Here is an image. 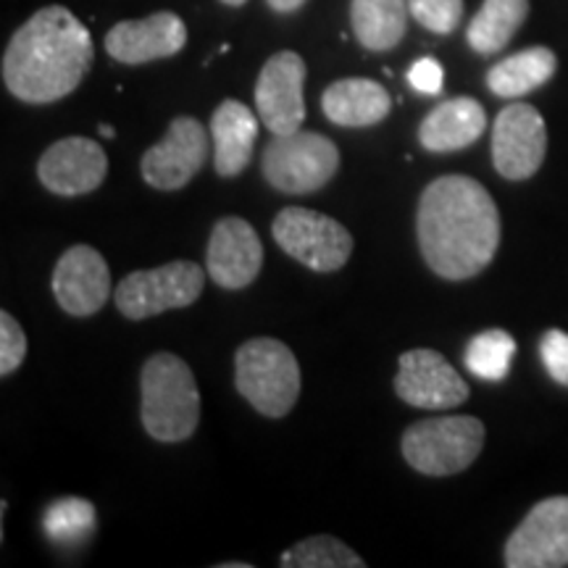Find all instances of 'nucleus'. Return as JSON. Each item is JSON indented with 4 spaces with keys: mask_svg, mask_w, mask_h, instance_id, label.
<instances>
[{
    "mask_svg": "<svg viewBox=\"0 0 568 568\" xmlns=\"http://www.w3.org/2000/svg\"><path fill=\"white\" fill-rule=\"evenodd\" d=\"M416 234L432 272L450 282L471 280L493 264L500 245V213L477 180L447 174L426 184Z\"/></svg>",
    "mask_w": 568,
    "mask_h": 568,
    "instance_id": "1",
    "label": "nucleus"
},
{
    "mask_svg": "<svg viewBox=\"0 0 568 568\" xmlns=\"http://www.w3.org/2000/svg\"><path fill=\"white\" fill-rule=\"evenodd\" d=\"M90 67L88 27L63 6H45L6 45L3 84L24 103H53L80 88Z\"/></svg>",
    "mask_w": 568,
    "mask_h": 568,
    "instance_id": "2",
    "label": "nucleus"
},
{
    "mask_svg": "<svg viewBox=\"0 0 568 568\" xmlns=\"http://www.w3.org/2000/svg\"><path fill=\"white\" fill-rule=\"evenodd\" d=\"M142 426L159 443H182L201 424V389L180 355L155 353L140 374Z\"/></svg>",
    "mask_w": 568,
    "mask_h": 568,
    "instance_id": "3",
    "label": "nucleus"
},
{
    "mask_svg": "<svg viewBox=\"0 0 568 568\" xmlns=\"http://www.w3.org/2000/svg\"><path fill=\"white\" fill-rule=\"evenodd\" d=\"M234 385L258 414L282 418L301 395V366L280 339L255 337L234 353Z\"/></svg>",
    "mask_w": 568,
    "mask_h": 568,
    "instance_id": "4",
    "label": "nucleus"
},
{
    "mask_svg": "<svg viewBox=\"0 0 568 568\" xmlns=\"http://www.w3.org/2000/svg\"><path fill=\"white\" fill-rule=\"evenodd\" d=\"M485 447V424L474 416H439L410 424L403 435V458L426 477L466 471Z\"/></svg>",
    "mask_w": 568,
    "mask_h": 568,
    "instance_id": "5",
    "label": "nucleus"
},
{
    "mask_svg": "<svg viewBox=\"0 0 568 568\" xmlns=\"http://www.w3.org/2000/svg\"><path fill=\"white\" fill-rule=\"evenodd\" d=\"M339 169V151L329 138L318 132L274 134L268 142L261 172L274 190L287 195H308L332 182Z\"/></svg>",
    "mask_w": 568,
    "mask_h": 568,
    "instance_id": "6",
    "label": "nucleus"
},
{
    "mask_svg": "<svg viewBox=\"0 0 568 568\" xmlns=\"http://www.w3.org/2000/svg\"><path fill=\"white\" fill-rule=\"evenodd\" d=\"M205 274L195 261H172L148 272H134L116 284L119 314L142 322L166 311L190 308L203 295Z\"/></svg>",
    "mask_w": 568,
    "mask_h": 568,
    "instance_id": "7",
    "label": "nucleus"
},
{
    "mask_svg": "<svg viewBox=\"0 0 568 568\" xmlns=\"http://www.w3.org/2000/svg\"><path fill=\"white\" fill-rule=\"evenodd\" d=\"M272 234L290 258L318 274L343 268L353 253V234L337 219L297 205L276 213Z\"/></svg>",
    "mask_w": 568,
    "mask_h": 568,
    "instance_id": "8",
    "label": "nucleus"
},
{
    "mask_svg": "<svg viewBox=\"0 0 568 568\" xmlns=\"http://www.w3.org/2000/svg\"><path fill=\"white\" fill-rule=\"evenodd\" d=\"M209 132L193 116H176L169 124L166 134L153 148L142 153L140 172L151 187L161 193H174V190L187 187L193 176L201 172L211 148Z\"/></svg>",
    "mask_w": 568,
    "mask_h": 568,
    "instance_id": "9",
    "label": "nucleus"
},
{
    "mask_svg": "<svg viewBox=\"0 0 568 568\" xmlns=\"http://www.w3.org/2000/svg\"><path fill=\"white\" fill-rule=\"evenodd\" d=\"M548 153V130L535 105L510 103L497 113L493 126V163L506 180H529Z\"/></svg>",
    "mask_w": 568,
    "mask_h": 568,
    "instance_id": "10",
    "label": "nucleus"
},
{
    "mask_svg": "<svg viewBox=\"0 0 568 568\" xmlns=\"http://www.w3.org/2000/svg\"><path fill=\"white\" fill-rule=\"evenodd\" d=\"M508 568L568 566V497L556 495L537 503L521 527L506 542Z\"/></svg>",
    "mask_w": 568,
    "mask_h": 568,
    "instance_id": "11",
    "label": "nucleus"
},
{
    "mask_svg": "<svg viewBox=\"0 0 568 568\" xmlns=\"http://www.w3.org/2000/svg\"><path fill=\"white\" fill-rule=\"evenodd\" d=\"M305 61L280 51L264 63L255 82V111L272 134L297 132L305 122Z\"/></svg>",
    "mask_w": 568,
    "mask_h": 568,
    "instance_id": "12",
    "label": "nucleus"
},
{
    "mask_svg": "<svg viewBox=\"0 0 568 568\" xmlns=\"http://www.w3.org/2000/svg\"><path fill=\"white\" fill-rule=\"evenodd\" d=\"M395 393L408 406L426 410L456 408L468 400V385L460 379V374L447 364L443 353L429 351V347L400 355Z\"/></svg>",
    "mask_w": 568,
    "mask_h": 568,
    "instance_id": "13",
    "label": "nucleus"
},
{
    "mask_svg": "<svg viewBox=\"0 0 568 568\" xmlns=\"http://www.w3.org/2000/svg\"><path fill=\"white\" fill-rule=\"evenodd\" d=\"M109 174L105 151L90 138H63L53 142L38 161L42 187L61 197L95 193Z\"/></svg>",
    "mask_w": 568,
    "mask_h": 568,
    "instance_id": "14",
    "label": "nucleus"
},
{
    "mask_svg": "<svg viewBox=\"0 0 568 568\" xmlns=\"http://www.w3.org/2000/svg\"><path fill=\"white\" fill-rule=\"evenodd\" d=\"M51 290L55 303L69 316L88 318L103 308L111 297L109 264L95 247L74 245L61 255L53 268Z\"/></svg>",
    "mask_w": 568,
    "mask_h": 568,
    "instance_id": "15",
    "label": "nucleus"
},
{
    "mask_svg": "<svg viewBox=\"0 0 568 568\" xmlns=\"http://www.w3.org/2000/svg\"><path fill=\"white\" fill-rule=\"evenodd\" d=\"M261 266L264 245L253 224L240 216L219 219L205 251V268L211 280L224 290H245L261 274Z\"/></svg>",
    "mask_w": 568,
    "mask_h": 568,
    "instance_id": "16",
    "label": "nucleus"
},
{
    "mask_svg": "<svg viewBox=\"0 0 568 568\" xmlns=\"http://www.w3.org/2000/svg\"><path fill=\"white\" fill-rule=\"evenodd\" d=\"M184 42H187L184 21L172 11H159L145 19L119 21L116 27H111L105 34V53L113 61L138 67V63L176 55Z\"/></svg>",
    "mask_w": 568,
    "mask_h": 568,
    "instance_id": "17",
    "label": "nucleus"
},
{
    "mask_svg": "<svg viewBox=\"0 0 568 568\" xmlns=\"http://www.w3.org/2000/svg\"><path fill=\"white\" fill-rule=\"evenodd\" d=\"M258 119L240 101H224L211 116L213 169L224 180L243 174L253 159Z\"/></svg>",
    "mask_w": 568,
    "mask_h": 568,
    "instance_id": "18",
    "label": "nucleus"
},
{
    "mask_svg": "<svg viewBox=\"0 0 568 568\" xmlns=\"http://www.w3.org/2000/svg\"><path fill=\"white\" fill-rule=\"evenodd\" d=\"M487 130V113L474 98L439 103L418 126V142L429 153H453L474 145Z\"/></svg>",
    "mask_w": 568,
    "mask_h": 568,
    "instance_id": "19",
    "label": "nucleus"
},
{
    "mask_svg": "<svg viewBox=\"0 0 568 568\" xmlns=\"http://www.w3.org/2000/svg\"><path fill=\"white\" fill-rule=\"evenodd\" d=\"M322 109L332 124L337 126H374L385 122L393 109L389 92L379 82L364 77H347L332 82L322 95Z\"/></svg>",
    "mask_w": 568,
    "mask_h": 568,
    "instance_id": "20",
    "label": "nucleus"
},
{
    "mask_svg": "<svg viewBox=\"0 0 568 568\" xmlns=\"http://www.w3.org/2000/svg\"><path fill=\"white\" fill-rule=\"evenodd\" d=\"M353 32L366 51H393L408 24V0H353Z\"/></svg>",
    "mask_w": 568,
    "mask_h": 568,
    "instance_id": "21",
    "label": "nucleus"
},
{
    "mask_svg": "<svg viewBox=\"0 0 568 568\" xmlns=\"http://www.w3.org/2000/svg\"><path fill=\"white\" fill-rule=\"evenodd\" d=\"M558 59L550 48H527V51L508 55L497 61L487 71V88L497 98H521L527 92L542 88L545 82L556 74Z\"/></svg>",
    "mask_w": 568,
    "mask_h": 568,
    "instance_id": "22",
    "label": "nucleus"
},
{
    "mask_svg": "<svg viewBox=\"0 0 568 568\" xmlns=\"http://www.w3.org/2000/svg\"><path fill=\"white\" fill-rule=\"evenodd\" d=\"M529 0H485L468 24L466 40L479 55H493L514 40L527 21Z\"/></svg>",
    "mask_w": 568,
    "mask_h": 568,
    "instance_id": "23",
    "label": "nucleus"
},
{
    "mask_svg": "<svg viewBox=\"0 0 568 568\" xmlns=\"http://www.w3.org/2000/svg\"><path fill=\"white\" fill-rule=\"evenodd\" d=\"M98 527L95 506L84 497H63L55 500L42 516V529L53 539L55 545H80L88 539Z\"/></svg>",
    "mask_w": 568,
    "mask_h": 568,
    "instance_id": "24",
    "label": "nucleus"
},
{
    "mask_svg": "<svg viewBox=\"0 0 568 568\" xmlns=\"http://www.w3.org/2000/svg\"><path fill=\"white\" fill-rule=\"evenodd\" d=\"M516 355V339L503 329H487L468 343L466 368L485 382H500L510 372Z\"/></svg>",
    "mask_w": 568,
    "mask_h": 568,
    "instance_id": "25",
    "label": "nucleus"
},
{
    "mask_svg": "<svg viewBox=\"0 0 568 568\" xmlns=\"http://www.w3.org/2000/svg\"><path fill=\"white\" fill-rule=\"evenodd\" d=\"M282 566L287 568H364V558L353 552L337 537L316 535L297 542L290 552H282Z\"/></svg>",
    "mask_w": 568,
    "mask_h": 568,
    "instance_id": "26",
    "label": "nucleus"
},
{
    "mask_svg": "<svg viewBox=\"0 0 568 568\" xmlns=\"http://www.w3.org/2000/svg\"><path fill=\"white\" fill-rule=\"evenodd\" d=\"M408 11L424 30L450 34L464 17V0H408Z\"/></svg>",
    "mask_w": 568,
    "mask_h": 568,
    "instance_id": "27",
    "label": "nucleus"
},
{
    "mask_svg": "<svg viewBox=\"0 0 568 568\" xmlns=\"http://www.w3.org/2000/svg\"><path fill=\"white\" fill-rule=\"evenodd\" d=\"M27 358V337L9 311L0 314V374L11 376Z\"/></svg>",
    "mask_w": 568,
    "mask_h": 568,
    "instance_id": "28",
    "label": "nucleus"
},
{
    "mask_svg": "<svg viewBox=\"0 0 568 568\" xmlns=\"http://www.w3.org/2000/svg\"><path fill=\"white\" fill-rule=\"evenodd\" d=\"M539 355H542V364L548 368V374L558 385L568 387V335L560 329L545 332L542 343H539Z\"/></svg>",
    "mask_w": 568,
    "mask_h": 568,
    "instance_id": "29",
    "label": "nucleus"
},
{
    "mask_svg": "<svg viewBox=\"0 0 568 568\" xmlns=\"http://www.w3.org/2000/svg\"><path fill=\"white\" fill-rule=\"evenodd\" d=\"M408 82L410 88L416 92H422V95H437L439 90H443V82H445V71L439 67L437 59H418L414 67L408 69Z\"/></svg>",
    "mask_w": 568,
    "mask_h": 568,
    "instance_id": "30",
    "label": "nucleus"
},
{
    "mask_svg": "<svg viewBox=\"0 0 568 568\" xmlns=\"http://www.w3.org/2000/svg\"><path fill=\"white\" fill-rule=\"evenodd\" d=\"M268 6H272V11L276 13H293L305 6V0H266Z\"/></svg>",
    "mask_w": 568,
    "mask_h": 568,
    "instance_id": "31",
    "label": "nucleus"
},
{
    "mask_svg": "<svg viewBox=\"0 0 568 568\" xmlns=\"http://www.w3.org/2000/svg\"><path fill=\"white\" fill-rule=\"evenodd\" d=\"M101 134H103V138H116V130H113V126H109V124H101Z\"/></svg>",
    "mask_w": 568,
    "mask_h": 568,
    "instance_id": "32",
    "label": "nucleus"
},
{
    "mask_svg": "<svg viewBox=\"0 0 568 568\" xmlns=\"http://www.w3.org/2000/svg\"><path fill=\"white\" fill-rule=\"evenodd\" d=\"M222 3H226V6H243V3H247V0H222Z\"/></svg>",
    "mask_w": 568,
    "mask_h": 568,
    "instance_id": "33",
    "label": "nucleus"
}]
</instances>
